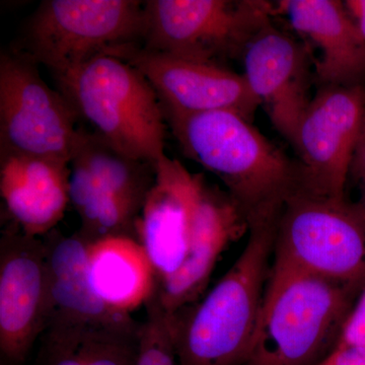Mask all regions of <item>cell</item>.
Returning a JSON list of instances; mask_svg holds the SVG:
<instances>
[{
    "mask_svg": "<svg viewBox=\"0 0 365 365\" xmlns=\"http://www.w3.org/2000/svg\"><path fill=\"white\" fill-rule=\"evenodd\" d=\"M163 114L182 153L222 180L249 225L279 215L287 197L299 188V163L241 115Z\"/></svg>",
    "mask_w": 365,
    "mask_h": 365,
    "instance_id": "6da1fadb",
    "label": "cell"
},
{
    "mask_svg": "<svg viewBox=\"0 0 365 365\" xmlns=\"http://www.w3.org/2000/svg\"><path fill=\"white\" fill-rule=\"evenodd\" d=\"M279 215L252 222L237 260L204 297L170 317L178 365H245L253 342Z\"/></svg>",
    "mask_w": 365,
    "mask_h": 365,
    "instance_id": "7a4b0ae2",
    "label": "cell"
},
{
    "mask_svg": "<svg viewBox=\"0 0 365 365\" xmlns=\"http://www.w3.org/2000/svg\"><path fill=\"white\" fill-rule=\"evenodd\" d=\"M364 287L274 261L245 365H319L339 342Z\"/></svg>",
    "mask_w": 365,
    "mask_h": 365,
    "instance_id": "3957f363",
    "label": "cell"
},
{
    "mask_svg": "<svg viewBox=\"0 0 365 365\" xmlns=\"http://www.w3.org/2000/svg\"><path fill=\"white\" fill-rule=\"evenodd\" d=\"M55 79L78 117L120 153L155 169L167 157L163 106L148 79L130 64L101 55Z\"/></svg>",
    "mask_w": 365,
    "mask_h": 365,
    "instance_id": "277c9868",
    "label": "cell"
},
{
    "mask_svg": "<svg viewBox=\"0 0 365 365\" xmlns=\"http://www.w3.org/2000/svg\"><path fill=\"white\" fill-rule=\"evenodd\" d=\"M144 4L133 0H47L31 16L20 53L55 78L117 46L141 44Z\"/></svg>",
    "mask_w": 365,
    "mask_h": 365,
    "instance_id": "5b68a950",
    "label": "cell"
},
{
    "mask_svg": "<svg viewBox=\"0 0 365 365\" xmlns=\"http://www.w3.org/2000/svg\"><path fill=\"white\" fill-rule=\"evenodd\" d=\"M274 261L365 287V216L356 203L299 187L276 225Z\"/></svg>",
    "mask_w": 365,
    "mask_h": 365,
    "instance_id": "8992f818",
    "label": "cell"
},
{
    "mask_svg": "<svg viewBox=\"0 0 365 365\" xmlns=\"http://www.w3.org/2000/svg\"><path fill=\"white\" fill-rule=\"evenodd\" d=\"M275 7L262 0H150L144 2L141 46L176 58L223 66L242 59Z\"/></svg>",
    "mask_w": 365,
    "mask_h": 365,
    "instance_id": "52a82bcc",
    "label": "cell"
},
{
    "mask_svg": "<svg viewBox=\"0 0 365 365\" xmlns=\"http://www.w3.org/2000/svg\"><path fill=\"white\" fill-rule=\"evenodd\" d=\"M69 165V203L81 217L79 232L91 242L110 237L139 242V220L155 168L81 129Z\"/></svg>",
    "mask_w": 365,
    "mask_h": 365,
    "instance_id": "ba28073f",
    "label": "cell"
},
{
    "mask_svg": "<svg viewBox=\"0 0 365 365\" xmlns=\"http://www.w3.org/2000/svg\"><path fill=\"white\" fill-rule=\"evenodd\" d=\"M78 113L43 81L38 66L11 50L0 57V157L28 155L71 163Z\"/></svg>",
    "mask_w": 365,
    "mask_h": 365,
    "instance_id": "9c48e42d",
    "label": "cell"
},
{
    "mask_svg": "<svg viewBox=\"0 0 365 365\" xmlns=\"http://www.w3.org/2000/svg\"><path fill=\"white\" fill-rule=\"evenodd\" d=\"M364 122L365 83L319 86L292 146L299 158L300 188L346 198V182Z\"/></svg>",
    "mask_w": 365,
    "mask_h": 365,
    "instance_id": "30bf717a",
    "label": "cell"
},
{
    "mask_svg": "<svg viewBox=\"0 0 365 365\" xmlns=\"http://www.w3.org/2000/svg\"><path fill=\"white\" fill-rule=\"evenodd\" d=\"M49 321L47 263L42 237L6 223L0 237V359L25 365Z\"/></svg>",
    "mask_w": 365,
    "mask_h": 365,
    "instance_id": "8fae6325",
    "label": "cell"
},
{
    "mask_svg": "<svg viewBox=\"0 0 365 365\" xmlns=\"http://www.w3.org/2000/svg\"><path fill=\"white\" fill-rule=\"evenodd\" d=\"M104 55L124 60L155 88L163 111L176 114L228 111L253 121L260 102L244 76L217 64L176 58L141 44L117 46Z\"/></svg>",
    "mask_w": 365,
    "mask_h": 365,
    "instance_id": "7c38bea8",
    "label": "cell"
},
{
    "mask_svg": "<svg viewBox=\"0 0 365 365\" xmlns=\"http://www.w3.org/2000/svg\"><path fill=\"white\" fill-rule=\"evenodd\" d=\"M242 76L281 135L294 146L314 81L306 44L269 24L247 46Z\"/></svg>",
    "mask_w": 365,
    "mask_h": 365,
    "instance_id": "4fadbf2b",
    "label": "cell"
},
{
    "mask_svg": "<svg viewBox=\"0 0 365 365\" xmlns=\"http://www.w3.org/2000/svg\"><path fill=\"white\" fill-rule=\"evenodd\" d=\"M139 220V242L150 259L158 281L181 268L188 255L194 217L205 179L181 163L165 157Z\"/></svg>",
    "mask_w": 365,
    "mask_h": 365,
    "instance_id": "5bb4252c",
    "label": "cell"
},
{
    "mask_svg": "<svg viewBox=\"0 0 365 365\" xmlns=\"http://www.w3.org/2000/svg\"><path fill=\"white\" fill-rule=\"evenodd\" d=\"M249 232L246 216L227 192L204 182L186 260L174 275L158 281L155 297L169 316L201 299L225 250Z\"/></svg>",
    "mask_w": 365,
    "mask_h": 365,
    "instance_id": "9a60e30c",
    "label": "cell"
},
{
    "mask_svg": "<svg viewBox=\"0 0 365 365\" xmlns=\"http://www.w3.org/2000/svg\"><path fill=\"white\" fill-rule=\"evenodd\" d=\"M275 9L287 14L297 33L321 52L314 69L319 86L365 83V39L344 2L285 0Z\"/></svg>",
    "mask_w": 365,
    "mask_h": 365,
    "instance_id": "2e32d148",
    "label": "cell"
},
{
    "mask_svg": "<svg viewBox=\"0 0 365 365\" xmlns=\"http://www.w3.org/2000/svg\"><path fill=\"white\" fill-rule=\"evenodd\" d=\"M69 163L28 155L0 157L6 223L34 237L56 228L69 203Z\"/></svg>",
    "mask_w": 365,
    "mask_h": 365,
    "instance_id": "e0dca14e",
    "label": "cell"
},
{
    "mask_svg": "<svg viewBox=\"0 0 365 365\" xmlns=\"http://www.w3.org/2000/svg\"><path fill=\"white\" fill-rule=\"evenodd\" d=\"M42 240L49 289L48 325L124 326L136 323L131 314L118 313L106 306L93 292L88 278L91 242L79 230L66 235L55 228Z\"/></svg>",
    "mask_w": 365,
    "mask_h": 365,
    "instance_id": "ac0fdd59",
    "label": "cell"
},
{
    "mask_svg": "<svg viewBox=\"0 0 365 365\" xmlns=\"http://www.w3.org/2000/svg\"><path fill=\"white\" fill-rule=\"evenodd\" d=\"M88 278L106 306L129 314L155 294L157 277L143 245L126 237H110L91 245Z\"/></svg>",
    "mask_w": 365,
    "mask_h": 365,
    "instance_id": "d6986e66",
    "label": "cell"
},
{
    "mask_svg": "<svg viewBox=\"0 0 365 365\" xmlns=\"http://www.w3.org/2000/svg\"><path fill=\"white\" fill-rule=\"evenodd\" d=\"M141 324H50L38 342L35 365H137Z\"/></svg>",
    "mask_w": 365,
    "mask_h": 365,
    "instance_id": "ffe728a7",
    "label": "cell"
},
{
    "mask_svg": "<svg viewBox=\"0 0 365 365\" xmlns=\"http://www.w3.org/2000/svg\"><path fill=\"white\" fill-rule=\"evenodd\" d=\"M145 309L137 365H178L170 317L160 306L155 294L145 304Z\"/></svg>",
    "mask_w": 365,
    "mask_h": 365,
    "instance_id": "44dd1931",
    "label": "cell"
},
{
    "mask_svg": "<svg viewBox=\"0 0 365 365\" xmlns=\"http://www.w3.org/2000/svg\"><path fill=\"white\" fill-rule=\"evenodd\" d=\"M365 345V287L359 295L336 347Z\"/></svg>",
    "mask_w": 365,
    "mask_h": 365,
    "instance_id": "7402d4cb",
    "label": "cell"
},
{
    "mask_svg": "<svg viewBox=\"0 0 365 365\" xmlns=\"http://www.w3.org/2000/svg\"><path fill=\"white\" fill-rule=\"evenodd\" d=\"M319 365H365V345L336 347Z\"/></svg>",
    "mask_w": 365,
    "mask_h": 365,
    "instance_id": "603a6c76",
    "label": "cell"
},
{
    "mask_svg": "<svg viewBox=\"0 0 365 365\" xmlns=\"http://www.w3.org/2000/svg\"><path fill=\"white\" fill-rule=\"evenodd\" d=\"M350 175L359 180L365 177V122L353 158Z\"/></svg>",
    "mask_w": 365,
    "mask_h": 365,
    "instance_id": "cb8c5ba5",
    "label": "cell"
},
{
    "mask_svg": "<svg viewBox=\"0 0 365 365\" xmlns=\"http://www.w3.org/2000/svg\"><path fill=\"white\" fill-rule=\"evenodd\" d=\"M344 4L365 39V0H347Z\"/></svg>",
    "mask_w": 365,
    "mask_h": 365,
    "instance_id": "d4e9b609",
    "label": "cell"
},
{
    "mask_svg": "<svg viewBox=\"0 0 365 365\" xmlns=\"http://www.w3.org/2000/svg\"><path fill=\"white\" fill-rule=\"evenodd\" d=\"M360 182V193H361V196H360V199L359 202H356L357 205L360 208V210L362 211L364 215L365 216V177H362L361 179H359Z\"/></svg>",
    "mask_w": 365,
    "mask_h": 365,
    "instance_id": "484cf974",
    "label": "cell"
}]
</instances>
